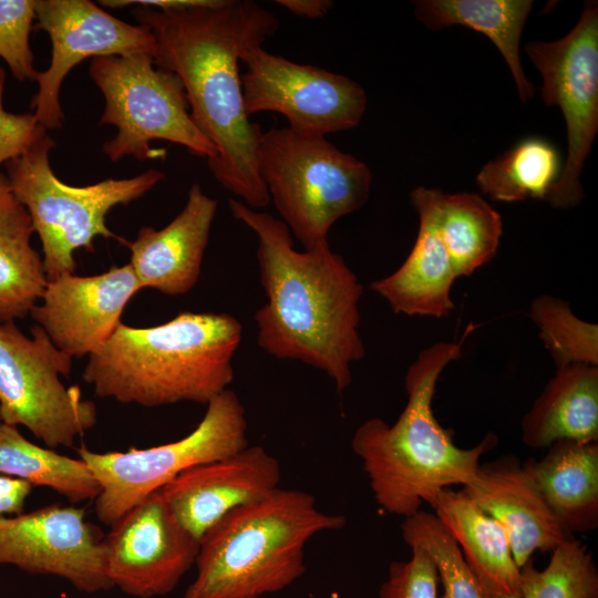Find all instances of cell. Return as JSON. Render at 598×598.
I'll list each match as a JSON object with an SVG mask.
<instances>
[{
	"mask_svg": "<svg viewBox=\"0 0 598 598\" xmlns=\"http://www.w3.org/2000/svg\"><path fill=\"white\" fill-rule=\"evenodd\" d=\"M0 475L51 488L70 504L95 501L101 486L84 461L25 439L18 426L0 422Z\"/></svg>",
	"mask_w": 598,
	"mask_h": 598,
	"instance_id": "4316f807",
	"label": "cell"
},
{
	"mask_svg": "<svg viewBox=\"0 0 598 598\" xmlns=\"http://www.w3.org/2000/svg\"><path fill=\"white\" fill-rule=\"evenodd\" d=\"M346 517L317 508L300 489L277 487L233 509L202 538L197 574L183 598H264L306 573L305 546Z\"/></svg>",
	"mask_w": 598,
	"mask_h": 598,
	"instance_id": "5b68a950",
	"label": "cell"
},
{
	"mask_svg": "<svg viewBox=\"0 0 598 598\" xmlns=\"http://www.w3.org/2000/svg\"><path fill=\"white\" fill-rule=\"evenodd\" d=\"M33 234L30 215L0 174V322L29 316L48 283L43 259L31 244Z\"/></svg>",
	"mask_w": 598,
	"mask_h": 598,
	"instance_id": "484cf974",
	"label": "cell"
},
{
	"mask_svg": "<svg viewBox=\"0 0 598 598\" xmlns=\"http://www.w3.org/2000/svg\"><path fill=\"white\" fill-rule=\"evenodd\" d=\"M240 61L246 65L240 78L248 116L279 113L297 132L327 136L357 127L365 113L364 89L346 75L296 63L262 45L246 50Z\"/></svg>",
	"mask_w": 598,
	"mask_h": 598,
	"instance_id": "7c38bea8",
	"label": "cell"
},
{
	"mask_svg": "<svg viewBox=\"0 0 598 598\" xmlns=\"http://www.w3.org/2000/svg\"><path fill=\"white\" fill-rule=\"evenodd\" d=\"M414 16L427 29L463 25L487 37L503 55L523 103L535 87L520 63V38L534 2L530 0H416Z\"/></svg>",
	"mask_w": 598,
	"mask_h": 598,
	"instance_id": "d4e9b609",
	"label": "cell"
},
{
	"mask_svg": "<svg viewBox=\"0 0 598 598\" xmlns=\"http://www.w3.org/2000/svg\"><path fill=\"white\" fill-rule=\"evenodd\" d=\"M234 218L258 239L256 257L267 302L255 312L258 346L271 357L324 372L339 392L364 358L359 301L363 287L344 259L323 244L298 251L281 219L228 200Z\"/></svg>",
	"mask_w": 598,
	"mask_h": 598,
	"instance_id": "7a4b0ae2",
	"label": "cell"
},
{
	"mask_svg": "<svg viewBox=\"0 0 598 598\" xmlns=\"http://www.w3.org/2000/svg\"><path fill=\"white\" fill-rule=\"evenodd\" d=\"M431 507L455 538L489 598H522L520 568L504 527L463 489H442Z\"/></svg>",
	"mask_w": 598,
	"mask_h": 598,
	"instance_id": "44dd1931",
	"label": "cell"
},
{
	"mask_svg": "<svg viewBox=\"0 0 598 598\" xmlns=\"http://www.w3.org/2000/svg\"><path fill=\"white\" fill-rule=\"evenodd\" d=\"M264 598H266V597H264Z\"/></svg>",
	"mask_w": 598,
	"mask_h": 598,
	"instance_id": "8d00e7d4",
	"label": "cell"
},
{
	"mask_svg": "<svg viewBox=\"0 0 598 598\" xmlns=\"http://www.w3.org/2000/svg\"><path fill=\"white\" fill-rule=\"evenodd\" d=\"M410 200L417 215L432 224L457 277L471 276L495 257L503 234L502 216L478 194L419 186Z\"/></svg>",
	"mask_w": 598,
	"mask_h": 598,
	"instance_id": "ffe728a7",
	"label": "cell"
},
{
	"mask_svg": "<svg viewBox=\"0 0 598 598\" xmlns=\"http://www.w3.org/2000/svg\"><path fill=\"white\" fill-rule=\"evenodd\" d=\"M32 487L24 481L0 475V516L23 513Z\"/></svg>",
	"mask_w": 598,
	"mask_h": 598,
	"instance_id": "e575fe53",
	"label": "cell"
},
{
	"mask_svg": "<svg viewBox=\"0 0 598 598\" xmlns=\"http://www.w3.org/2000/svg\"><path fill=\"white\" fill-rule=\"evenodd\" d=\"M31 337L0 322V422L28 429L48 447L73 446L97 421L95 404L66 386L72 357L34 323Z\"/></svg>",
	"mask_w": 598,
	"mask_h": 598,
	"instance_id": "30bf717a",
	"label": "cell"
},
{
	"mask_svg": "<svg viewBox=\"0 0 598 598\" xmlns=\"http://www.w3.org/2000/svg\"><path fill=\"white\" fill-rule=\"evenodd\" d=\"M561 169L557 148L545 138L530 136L487 162L476 175V185L495 202H547Z\"/></svg>",
	"mask_w": 598,
	"mask_h": 598,
	"instance_id": "83f0119b",
	"label": "cell"
},
{
	"mask_svg": "<svg viewBox=\"0 0 598 598\" xmlns=\"http://www.w3.org/2000/svg\"><path fill=\"white\" fill-rule=\"evenodd\" d=\"M89 74L105 100L101 125L116 127L103 144L104 154L117 162L163 158L164 150L151 142L167 141L190 154L212 161L216 150L194 123L178 76L155 65L151 55H107L91 60Z\"/></svg>",
	"mask_w": 598,
	"mask_h": 598,
	"instance_id": "ba28073f",
	"label": "cell"
},
{
	"mask_svg": "<svg viewBox=\"0 0 598 598\" xmlns=\"http://www.w3.org/2000/svg\"><path fill=\"white\" fill-rule=\"evenodd\" d=\"M141 290L130 264L95 276L65 272L48 280L29 316L61 351L89 357L110 339Z\"/></svg>",
	"mask_w": 598,
	"mask_h": 598,
	"instance_id": "2e32d148",
	"label": "cell"
},
{
	"mask_svg": "<svg viewBox=\"0 0 598 598\" xmlns=\"http://www.w3.org/2000/svg\"><path fill=\"white\" fill-rule=\"evenodd\" d=\"M35 0H0V58L19 81L35 80L30 33Z\"/></svg>",
	"mask_w": 598,
	"mask_h": 598,
	"instance_id": "1f68e13d",
	"label": "cell"
},
{
	"mask_svg": "<svg viewBox=\"0 0 598 598\" xmlns=\"http://www.w3.org/2000/svg\"><path fill=\"white\" fill-rule=\"evenodd\" d=\"M410 548L409 560L390 564L379 598H437L439 576L431 556L419 546Z\"/></svg>",
	"mask_w": 598,
	"mask_h": 598,
	"instance_id": "d6a6232c",
	"label": "cell"
},
{
	"mask_svg": "<svg viewBox=\"0 0 598 598\" xmlns=\"http://www.w3.org/2000/svg\"><path fill=\"white\" fill-rule=\"evenodd\" d=\"M257 166L269 200L305 250L327 244L333 224L362 208L371 193L365 163L326 136L289 126L262 131Z\"/></svg>",
	"mask_w": 598,
	"mask_h": 598,
	"instance_id": "8992f818",
	"label": "cell"
},
{
	"mask_svg": "<svg viewBox=\"0 0 598 598\" xmlns=\"http://www.w3.org/2000/svg\"><path fill=\"white\" fill-rule=\"evenodd\" d=\"M54 146L47 132L7 163L6 175L41 240L48 280L74 272V252L94 251L96 237L120 240L105 223L107 213L116 205L141 198L165 177L164 172L151 168L131 178L71 186L59 179L51 167L50 152Z\"/></svg>",
	"mask_w": 598,
	"mask_h": 598,
	"instance_id": "52a82bcc",
	"label": "cell"
},
{
	"mask_svg": "<svg viewBox=\"0 0 598 598\" xmlns=\"http://www.w3.org/2000/svg\"><path fill=\"white\" fill-rule=\"evenodd\" d=\"M522 598H598V570L588 547L573 538L551 551L539 570L534 558L520 567Z\"/></svg>",
	"mask_w": 598,
	"mask_h": 598,
	"instance_id": "f1b7e54d",
	"label": "cell"
},
{
	"mask_svg": "<svg viewBox=\"0 0 598 598\" xmlns=\"http://www.w3.org/2000/svg\"><path fill=\"white\" fill-rule=\"evenodd\" d=\"M404 543L431 556L443 585L442 598H489L453 535L434 513L420 509L401 524Z\"/></svg>",
	"mask_w": 598,
	"mask_h": 598,
	"instance_id": "f546056e",
	"label": "cell"
},
{
	"mask_svg": "<svg viewBox=\"0 0 598 598\" xmlns=\"http://www.w3.org/2000/svg\"><path fill=\"white\" fill-rule=\"evenodd\" d=\"M74 505H47L0 516V565L62 578L75 589L96 594L113 588L105 536Z\"/></svg>",
	"mask_w": 598,
	"mask_h": 598,
	"instance_id": "4fadbf2b",
	"label": "cell"
},
{
	"mask_svg": "<svg viewBox=\"0 0 598 598\" xmlns=\"http://www.w3.org/2000/svg\"><path fill=\"white\" fill-rule=\"evenodd\" d=\"M520 433L530 448L559 440L598 442V365L556 369L523 416Z\"/></svg>",
	"mask_w": 598,
	"mask_h": 598,
	"instance_id": "603a6c76",
	"label": "cell"
},
{
	"mask_svg": "<svg viewBox=\"0 0 598 598\" xmlns=\"http://www.w3.org/2000/svg\"><path fill=\"white\" fill-rule=\"evenodd\" d=\"M276 3L292 14L307 19L323 18L334 4L330 0H277Z\"/></svg>",
	"mask_w": 598,
	"mask_h": 598,
	"instance_id": "d590c367",
	"label": "cell"
},
{
	"mask_svg": "<svg viewBox=\"0 0 598 598\" xmlns=\"http://www.w3.org/2000/svg\"><path fill=\"white\" fill-rule=\"evenodd\" d=\"M419 221L405 260L389 276L372 281L370 289L395 313L445 318L455 309L451 292L458 277L432 224L421 216Z\"/></svg>",
	"mask_w": 598,
	"mask_h": 598,
	"instance_id": "cb8c5ba5",
	"label": "cell"
},
{
	"mask_svg": "<svg viewBox=\"0 0 598 598\" xmlns=\"http://www.w3.org/2000/svg\"><path fill=\"white\" fill-rule=\"evenodd\" d=\"M529 318L556 369L598 365V326L578 318L567 301L551 295L538 296L530 303Z\"/></svg>",
	"mask_w": 598,
	"mask_h": 598,
	"instance_id": "4dcf8cb0",
	"label": "cell"
},
{
	"mask_svg": "<svg viewBox=\"0 0 598 598\" xmlns=\"http://www.w3.org/2000/svg\"><path fill=\"white\" fill-rule=\"evenodd\" d=\"M473 328L470 324L458 341H440L419 352L404 377L405 406L392 424L372 417L353 433L352 450L388 514L412 516L424 503L432 506L442 489L468 485L481 457L497 445V435L489 432L473 447L457 446L432 406L441 373L460 359Z\"/></svg>",
	"mask_w": 598,
	"mask_h": 598,
	"instance_id": "3957f363",
	"label": "cell"
},
{
	"mask_svg": "<svg viewBox=\"0 0 598 598\" xmlns=\"http://www.w3.org/2000/svg\"><path fill=\"white\" fill-rule=\"evenodd\" d=\"M6 72L0 66V165L21 155L48 131L33 113L13 114L3 107Z\"/></svg>",
	"mask_w": 598,
	"mask_h": 598,
	"instance_id": "836d02e7",
	"label": "cell"
},
{
	"mask_svg": "<svg viewBox=\"0 0 598 598\" xmlns=\"http://www.w3.org/2000/svg\"><path fill=\"white\" fill-rule=\"evenodd\" d=\"M216 212L217 200L194 183L183 209L162 229L144 226L132 241L121 237L118 241L131 251L128 264L142 289L179 296L194 288Z\"/></svg>",
	"mask_w": 598,
	"mask_h": 598,
	"instance_id": "d6986e66",
	"label": "cell"
},
{
	"mask_svg": "<svg viewBox=\"0 0 598 598\" xmlns=\"http://www.w3.org/2000/svg\"><path fill=\"white\" fill-rule=\"evenodd\" d=\"M462 489L504 527L519 568L536 551H553L575 538L550 511L515 455L481 463L474 480Z\"/></svg>",
	"mask_w": 598,
	"mask_h": 598,
	"instance_id": "ac0fdd59",
	"label": "cell"
},
{
	"mask_svg": "<svg viewBox=\"0 0 598 598\" xmlns=\"http://www.w3.org/2000/svg\"><path fill=\"white\" fill-rule=\"evenodd\" d=\"M278 461L260 445L193 466L163 486L162 493L182 526L199 543L235 508L279 487Z\"/></svg>",
	"mask_w": 598,
	"mask_h": 598,
	"instance_id": "e0dca14e",
	"label": "cell"
},
{
	"mask_svg": "<svg viewBox=\"0 0 598 598\" xmlns=\"http://www.w3.org/2000/svg\"><path fill=\"white\" fill-rule=\"evenodd\" d=\"M197 426L181 440L126 452L76 450L101 486L95 498L100 522L114 525L124 514L182 472L214 462L248 446L245 409L227 389L207 404Z\"/></svg>",
	"mask_w": 598,
	"mask_h": 598,
	"instance_id": "9c48e42d",
	"label": "cell"
},
{
	"mask_svg": "<svg viewBox=\"0 0 598 598\" xmlns=\"http://www.w3.org/2000/svg\"><path fill=\"white\" fill-rule=\"evenodd\" d=\"M524 51L542 76L544 103L558 106L566 123L567 159L546 203L570 209L585 197L580 175L598 132V2L586 1L563 38L529 41Z\"/></svg>",
	"mask_w": 598,
	"mask_h": 598,
	"instance_id": "8fae6325",
	"label": "cell"
},
{
	"mask_svg": "<svg viewBox=\"0 0 598 598\" xmlns=\"http://www.w3.org/2000/svg\"><path fill=\"white\" fill-rule=\"evenodd\" d=\"M241 337V323L228 313L184 311L147 328L121 321L89 355L82 378L97 396L125 404H207L233 382Z\"/></svg>",
	"mask_w": 598,
	"mask_h": 598,
	"instance_id": "277c9868",
	"label": "cell"
},
{
	"mask_svg": "<svg viewBox=\"0 0 598 598\" xmlns=\"http://www.w3.org/2000/svg\"><path fill=\"white\" fill-rule=\"evenodd\" d=\"M132 14L155 39V65L178 76L194 123L214 145L208 167L215 179L248 207H266L257 166L262 130L245 111L238 61L276 33L278 18L248 0L185 10L137 6Z\"/></svg>",
	"mask_w": 598,
	"mask_h": 598,
	"instance_id": "6da1fadb",
	"label": "cell"
},
{
	"mask_svg": "<svg viewBox=\"0 0 598 598\" xmlns=\"http://www.w3.org/2000/svg\"><path fill=\"white\" fill-rule=\"evenodd\" d=\"M105 544L113 587L136 598L173 591L199 550V542L177 520L161 488L112 525Z\"/></svg>",
	"mask_w": 598,
	"mask_h": 598,
	"instance_id": "9a60e30c",
	"label": "cell"
},
{
	"mask_svg": "<svg viewBox=\"0 0 598 598\" xmlns=\"http://www.w3.org/2000/svg\"><path fill=\"white\" fill-rule=\"evenodd\" d=\"M35 19L52 43L50 65L38 73L31 103L37 122L47 131L62 127L61 86L80 62L107 55L155 58V39L147 29L120 20L89 0H35Z\"/></svg>",
	"mask_w": 598,
	"mask_h": 598,
	"instance_id": "5bb4252c",
	"label": "cell"
},
{
	"mask_svg": "<svg viewBox=\"0 0 598 598\" xmlns=\"http://www.w3.org/2000/svg\"><path fill=\"white\" fill-rule=\"evenodd\" d=\"M544 501L571 533L598 527V442L559 440L523 462Z\"/></svg>",
	"mask_w": 598,
	"mask_h": 598,
	"instance_id": "7402d4cb",
	"label": "cell"
}]
</instances>
